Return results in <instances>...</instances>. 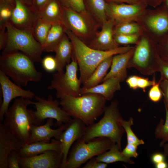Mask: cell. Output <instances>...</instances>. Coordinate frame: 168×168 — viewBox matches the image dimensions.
<instances>
[{
    "mask_svg": "<svg viewBox=\"0 0 168 168\" xmlns=\"http://www.w3.org/2000/svg\"><path fill=\"white\" fill-rule=\"evenodd\" d=\"M160 86L163 96L165 108L168 110V80L164 79L160 80Z\"/></svg>",
    "mask_w": 168,
    "mask_h": 168,
    "instance_id": "42",
    "label": "cell"
},
{
    "mask_svg": "<svg viewBox=\"0 0 168 168\" xmlns=\"http://www.w3.org/2000/svg\"><path fill=\"white\" fill-rule=\"evenodd\" d=\"M121 149V148L118 145L113 143L111 147L108 151L98 155L96 158L98 161L107 164L118 161L134 164L133 161L123 154Z\"/></svg>",
    "mask_w": 168,
    "mask_h": 168,
    "instance_id": "29",
    "label": "cell"
},
{
    "mask_svg": "<svg viewBox=\"0 0 168 168\" xmlns=\"http://www.w3.org/2000/svg\"><path fill=\"white\" fill-rule=\"evenodd\" d=\"M134 50L133 47L128 51L113 56L109 72L103 79L102 82L113 77L120 78L122 82L127 77V69L128 62L132 57Z\"/></svg>",
    "mask_w": 168,
    "mask_h": 168,
    "instance_id": "21",
    "label": "cell"
},
{
    "mask_svg": "<svg viewBox=\"0 0 168 168\" xmlns=\"http://www.w3.org/2000/svg\"><path fill=\"white\" fill-rule=\"evenodd\" d=\"M159 64V72L161 74L160 80L166 79L168 80V62L164 60L161 57Z\"/></svg>",
    "mask_w": 168,
    "mask_h": 168,
    "instance_id": "45",
    "label": "cell"
},
{
    "mask_svg": "<svg viewBox=\"0 0 168 168\" xmlns=\"http://www.w3.org/2000/svg\"><path fill=\"white\" fill-rule=\"evenodd\" d=\"M122 82L119 77H112L94 87L87 89L81 88V94L82 95L87 93L99 94L103 96L106 100H111L115 92L120 89V83Z\"/></svg>",
    "mask_w": 168,
    "mask_h": 168,
    "instance_id": "22",
    "label": "cell"
},
{
    "mask_svg": "<svg viewBox=\"0 0 168 168\" xmlns=\"http://www.w3.org/2000/svg\"><path fill=\"white\" fill-rule=\"evenodd\" d=\"M147 5H149L154 7L161 5L164 3L165 0H142Z\"/></svg>",
    "mask_w": 168,
    "mask_h": 168,
    "instance_id": "51",
    "label": "cell"
},
{
    "mask_svg": "<svg viewBox=\"0 0 168 168\" xmlns=\"http://www.w3.org/2000/svg\"><path fill=\"white\" fill-rule=\"evenodd\" d=\"M113 56H110L102 61L97 66L91 75L83 84L82 89L94 87L102 82L111 67Z\"/></svg>",
    "mask_w": 168,
    "mask_h": 168,
    "instance_id": "26",
    "label": "cell"
},
{
    "mask_svg": "<svg viewBox=\"0 0 168 168\" xmlns=\"http://www.w3.org/2000/svg\"><path fill=\"white\" fill-rule=\"evenodd\" d=\"M26 3L32 6L33 0H22Z\"/></svg>",
    "mask_w": 168,
    "mask_h": 168,
    "instance_id": "55",
    "label": "cell"
},
{
    "mask_svg": "<svg viewBox=\"0 0 168 168\" xmlns=\"http://www.w3.org/2000/svg\"><path fill=\"white\" fill-rule=\"evenodd\" d=\"M114 20L108 18L102 24L101 30L98 31L86 45L91 48L103 51L113 50L119 47L114 38Z\"/></svg>",
    "mask_w": 168,
    "mask_h": 168,
    "instance_id": "18",
    "label": "cell"
},
{
    "mask_svg": "<svg viewBox=\"0 0 168 168\" xmlns=\"http://www.w3.org/2000/svg\"><path fill=\"white\" fill-rule=\"evenodd\" d=\"M163 96L160 86V82H156L152 86L148 92L150 100L154 102L159 101Z\"/></svg>",
    "mask_w": 168,
    "mask_h": 168,
    "instance_id": "37",
    "label": "cell"
},
{
    "mask_svg": "<svg viewBox=\"0 0 168 168\" xmlns=\"http://www.w3.org/2000/svg\"><path fill=\"white\" fill-rule=\"evenodd\" d=\"M118 104L115 99L105 106L103 117L97 123L87 126L81 139L86 142L95 138L106 137L121 148V141L125 131L120 123L122 117L118 108Z\"/></svg>",
    "mask_w": 168,
    "mask_h": 168,
    "instance_id": "4",
    "label": "cell"
},
{
    "mask_svg": "<svg viewBox=\"0 0 168 168\" xmlns=\"http://www.w3.org/2000/svg\"><path fill=\"white\" fill-rule=\"evenodd\" d=\"M21 157L18 151H11L7 158L8 168H20Z\"/></svg>",
    "mask_w": 168,
    "mask_h": 168,
    "instance_id": "39",
    "label": "cell"
},
{
    "mask_svg": "<svg viewBox=\"0 0 168 168\" xmlns=\"http://www.w3.org/2000/svg\"><path fill=\"white\" fill-rule=\"evenodd\" d=\"M0 2L7 3L14 7L15 6V0H0Z\"/></svg>",
    "mask_w": 168,
    "mask_h": 168,
    "instance_id": "53",
    "label": "cell"
},
{
    "mask_svg": "<svg viewBox=\"0 0 168 168\" xmlns=\"http://www.w3.org/2000/svg\"><path fill=\"white\" fill-rule=\"evenodd\" d=\"M160 58L156 43L143 36L134 47L128 68H135L144 75H152L160 71Z\"/></svg>",
    "mask_w": 168,
    "mask_h": 168,
    "instance_id": "9",
    "label": "cell"
},
{
    "mask_svg": "<svg viewBox=\"0 0 168 168\" xmlns=\"http://www.w3.org/2000/svg\"><path fill=\"white\" fill-rule=\"evenodd\" d=\"M60 142L55 139H51V142H37L24 144L19 151L21 157H26L36 156L49 150L61 152Z\"/></svg>",
    "mask_w": 168,
    "mask_h": 168,
    "instance_id": "23",
    "label": "cell"
},
{
    "mask_svg": "<svg viewBox=\"0 0 168 168\" xmlns=\"http://www.w3.org/2000/svg\"><path fill=\"white\" fill-rule=\"evenodd\" d=\"M107 166V164L98 161L96 157H93L85 165L83 168H105Z\"/></svg>",
    "mask_w": 168,
    "mask_h": 168,
    "instance_id": "44",
    "label": "cell"
},
{
    "mask_svg": "<svg viewBox=\"0 0 168 168\" xmlns=\"http://www.w3.org/2000/svg\"><path fill=\"white\" fill-rule=\"evenodd\" d=\"M54 52L56 54L54 57L57 63L56 71L58 72L63 71L66 65L71 62L73 54L72 43L66 33Z\"/></svg>",
    "mask_w": 168,
    "mask_h": 168,
    "instance_id": "24",
    "label": "cell"
},
{
    "mask_svg": "<svg viewBox=\"0 0 168 168\" xmlns=\"http://www.w3.org/2000/svg\"><path fill=\"white\" fill-rule=\"evenodd\" d=\"M63 155L61 152L49 150L29 157H21V168H62Z\"/></svg>",
    "mask_w": 168,
    "mask_h": 168,
    "instance_id": "16",
    "label": "cell"
},
{
    "mask_svg": "<svg viewBox=\"0 0 168 168\" xmlns=\"http://www.w3.org/2000/svg\"><path fill=\"white\" fill-rule=\"evenodd\" d=\"M14 7L7 3L0 2V29H6L9 23Z\"/></svg>",
    "mask_w": 168,
    "mask_h": 168,
    "instance_id": "34",
    "label": "cell"
},
{
    "mask_svg": "<svg viewBox=\"0 0 168 168\" xmlns=\"http://www.w3.org/2000/svg\"><path fill=\"white\" fill-rule=\"evenodd\" d=\"M164 2L165 3L164 6L168 11V0H165Z\"/></svg>",
    "mask_w": 168,
    "mask_h": 168,
    "instance_id": "56",
    "label": "cell"
},
{
    "mask_svg": "<svg viewBox=\"0 0 168 168\" xmlns=\"http://www.w3.org/2000/svg\"><path fill=\"white\" fill-rule=\"evenodd\" d=\"M105 1L107 2L124 3L129 4H138L143 2L142 0H105Z\"/></svg>",
    "mask_w": 168,
    "mask_h": 168,
    "instance_id": "50",
    "label": "cell"
},
{
    "mask_svg": "<svg viewBox=\"0 0 168 168\" xmlns=\"http://www.w3.org/2000/svg\"><path fill=\"white\" fill-rule=\"evenodd\" d=\"M63 7L80 12L86 10L85 0H58Z\"/></svg>",
    "mask_w": 168,
    "mask_h": 168,
    "instance_id": "36",
    "label": "cell"
},
{
    "mask_svg": "<svg viewBox=\"0 0 168 168\" xmlns=\"http://www.w3.org/2000/svg\"><path fill=\"white\" fill-rule=\"evenodd\" d=\"M165 155L160 153H156L153 154L151 157L152 162L155 164L165 161Z\"/></svg>",
    "mask_w": 168,
    "mask_h": 168,
    "instance_id": "49",
    "label": "cell"
},
{
    "mask_svg": "<svg viewBox=\"0 0 168 168\" xmlns=\"http://www.w3.org/2000/svg\"><path fill=\"white\" fill-rule=\"evenodd\" d=\"M86 9L92 15L100 28L108 19L106 13L107 2L105 0H86Z\"/></svg>",
    "mask_w": 168,
    "mask_h": 168,
    "instance_id": "28",
    "label": "cell"
},
{
    "mask_svg": "<svg viewBox=\"0 0 168 168\" xmlns=\"http://www.w3.org/2000/svg\"><path fill=\"white\" fill-rule=\"evenodd\" d=\"M166 119L165 122L161 119L157 126L155 131L156 137L162 140L160 145L162 146L168 142V110L165 108Z\"/></svg>",
    "mask_w": 168,
    "mask_h": 168,
    "instance_id": "32",
    "label": "cell"
},
{
    "mask_svg": "<svg viewBox=\"0 0 168 168\" xmlns=\"http://www.w3.org/2000/svg\"><path fill=\"white\" fill-rule=\"evenodd\" d=\"M78 66L77 61L73 55L71 61L65 67V72H57L53 75L48 89L56 91L57 98L60 99L66 96H82V83L77 75Z\"/></svg>",
    "mask_w": 168,
    "mask_h": 168,
    "instance_id": "10",
    "label": "cell"
},
{
    "mask_svg": "<svg viewBox=\"0 0 168 168\" xmlns=\"http://www.w3.org/2000/svg\"><path fill=\"white\" fill-rule=\"evenodd\" d=\"M0 84L2 93V101L0 108V122L4 120V115L11 101L16 98L23 97L32 100L35 95L30 90H26L12 82L4 72L0 70Z\"/></svg>",
    "mask_w": 168,
    "mask_h": 168,
    "instance_id": "13",
    "label": "cell"
},
{
    "mask_svg": "<svg viewBox=\"0 0 168 168\" xmlns=\"http://www.w3.org/2000/svg\"><path fill=\"white\" fill-rule=\"evenodd\" d=\"M52 25L40 18L33 29L32 33L34 37L42 47L45 44L49 31Z\"/></svg>",
    "mask_w": 168,
    "mask_h": 168,
    "instance_id": "30",
    "label": "cell"
},
{
    "mask_svg": "<svg viewBox=\"0 0 168 168\" xmlns=\"http://www.w3.org/2000/svg\"><path fill=\"white\" fill-rule=\"evenodd\" d=\"M133 120L132 117L128 121L124 120L122 118L120 120L121 125L126 133L128 143L133 144L137 146L144 144V142L138 138L131 128V126L133 124Z\"/></svg>",
    "mask_w": 168,
    "mask_h": 168,
    "instance_id": "33",
    "label": "cell"
},
{
    "mask_svg": "<svg viewBox=\"0 0 168 168\" xmlns=\"http://www.w3.org/2000/svg\"><path fill=\"white\" fill-rule=\"evenodd\" d=\"M137 146L133 144L127 143L126 147L122 152V153L124 156L127 158H136L138 156L137 151Z\"/></svg>",
    "mask_w": 168,
    "mask_h": 168,
    "instance_id": "41",
    "label": "cell"
},
{
    "mask_svg": "<svg viewBox=\"0 0 168 168\" xmlns=\"http://www.w3.org/2000/svg\"><path fill=\"white\" fill-rule=\"evenodd\" d=\"M65 32L72 43L73 55L77 63L80 72L79 79L83 84L103 60L110 56L126 52L133 47L128 45L108 51L97 50L88 47L71 31L66 29Z\"/></svg>",
    "mask_w": 168,
    "mask_h": 168,
    "instance_id": "1",
    "label": "cell"
},
{
    "mask_svg": "<svg viewBox=\"0 0 168 168\" xmlns=\"http://www.w3.org/2000/svg\"><path fill=\"white\" fill-rule=\"evenodd\" d=\"M156 44L158 52L161 58L168 62V36Z\"/></svg>",
    "mask_w": 168,
    "mask_h": 168,
    "instance_id": "40",
    "label": "cell"
},
{
    "mask_svg": "<svg viewBox=\"0 0 168 168\" xmlns=\"http://www.w3.org/2000/svg\"><path fill=\"white\" fill-rule=\"evenodd\" d=\"M155 77L152 81L149 80L148 78H143L139 76L137 82L138 88L142 89L144 92L145 91L146 89L152 86L156 83Z\"/></svg>",
    "mask_w": 168,
    "mask_h": 168,
    "instance_id": "43",
    "label": "cell"
},
{
    "mask_svg": "<svg viewBox=\"0 0 168 168\" xmlns=\"http://www.w3.org/2000/svg\"><path fill=\"white\" fill-rule=\"evenodd\" d=\"M147 6L143 2L138 4L107 2L106 13L108 18L114 20L115 25L138 21L146 12Z\"/></svg>",
    "mask_w": 168,
    "mask_h": 168,
    "instance_id": "12",
    "label": "cell"
},
{
    "mask_svg": "<svg viewBox=\"0 0 168 168\" xmlns=\"http://www.w3.org/2000/svg\"><path fill=\"white\" fill-rule=\"evenodd\" d=\"M138 77L137 75H132L126 79V82L130 88L134 90L138 88L137 82Z\"/></svg>",
    "mask_w": 168,
    "mask_h": 168,
    "instance_id": "46",
    "label": "cell"
},
{
    "mask_svg": "<svg viewBox=\"0 0 168 168\" xmlns=\"http://www.w3.org/2000/svg\"><path fill=\"white\" fill-rule=\"evenodd\" d=\"M54 119H47L46 123L43 125H32L30 135L27 144L39 141L49 142L53 137L57 139L65 128L67 124H63L57 128L53 129L51 127L54 125Z\"/></svg>",
    "mask_w": 168,
    "mask_h": 168,
    "instance_id": "20",
    "label": "cell"
},
{
    "mask_svg": "<svg viewBox=\"0 0 168 168\" xmlns=\"http://www.w3.org/2000/svg\"><path fill=\"white\" fill-rule=\"evenodd\" d=\"M86 125L81 120L72 118L57 138L60 142V149L63 155L62 168H64L68 152L73 144L84 134Z\"/></svg>",
    "mask_w": 168,
    "mask_h": 168,
    "instance_id": "15",
    "label": "cell"
},
{
    "mask_svg": "<svg viewBox=\"0 0 168 168\" xmlns=\"http://www.w3.org/2000/svg\"><path fill=\"white\" fill-rule=\"evenodd\" d=\"M7 39L6 29H0V50H2L6 43Z\"/></svg>",
    "mask_w": 168,
    "mask_h": 168,
    "instance_id": "48",
    "label": "cell"
},
{
    "mask_svg": "<svg viewBox=\"0 0 168 168\" xmlns=\"http://www.w3.org/2000/svg\"><path fill=\"white\" fill-rule=\"evenodd\" d=\"M35 99L36 102H34L35 111L34 114L38 126L43 124L45 120L52 119L56 120L55 125L59 126L70 122L72 118L66 111L59 106V102L54 99L51 95L46 99L44 97L35 95Z\"/></svg>",
    "mask_w": 168,
    "mask_h": 168,
    "instance_id": "11",
    "label": "cell"
},
{
    "mask_svg": "<svg viewBox=\"0 0 168 168\" xmlns=\"http://www.w3.org/2000/svg\"><path fill=\"white\" fill-rule=\"evenodd\" d=\"M34 62L20 51L2 54L0 70L20 86H27L29 82H38L43 74L35 68Z\"/></svg>",
    "mask_w": 168,
    "mask_h": 168,
    "instance_id": "3",
    "label": "cell"
},
{
    "mask_svg": "<svg viewBox=\"0 0 168 168\" xmlns=\"http://www.w3.org/2000/svg\"><path fill=\"white\" fill-rule=\"evenodd\" d=\"M63 7L58 0H49L39 12L40 18L51 25L62 23Z\"/></svg>",
    "mask_w": 168,
    "mask_h": 168,
    "instance_id": "25",
    "label": "cell"
},
{
    "mask_svg": "<svg viewBox=\"0 0 168 168\" xmlns=\"http://www.w3.org/2000/svg\"><path fill=\"white\" fill-rule=\"evenodd\" d=\"M114 32V35L141 34L142 29L139 24L134 21L129 22L115 25Z\"/></svg>",
    "mask_w": 168,
    "mask_h": 168,
    "instance_id": "31",
    "label": "cell"
},
{
    "mask_svg": "<svg viewBox=\"0 0 168 168\" xmlns=\"http://www.w3.org/2000/svg\"><path fill=\"white\" fill-rule=\"evenodd\" d=\"M66 30L62 23L53 25L42 47L43 51L47 52H54L55 49L65 33Z\"/></svg>",
    "mask_w": 168,
    "mask_h": 168,
    "instance_id": "27",
    "label": "cell"
},
{
    "mask_svg": "<svg viewBox=\"0 0 168 168\" xmlns=\"http://www.w3.org/2000/svg\"><path fill=\"white\" fill-rule=\"evenodd\" d=\"M141 34H118L114 35L116 44L119 45H128L130 44H137L139 40Z\"/></svg>",
    "mask_w": 168,
    "mask_h": 168,
    "instance_id": "35",
    "label": "cell"
},
{
    "mask_svg": "<svg viewBox=\"0 0 168 168\" xmlns=\"http://www.w3.org/2000/svg\"><path fill=\"white\" fill-rule=\"evenodd\" d=\"M148 13L144 17L145 25L157 38L158 43L168 36V11L164 6Z\"/></svg>",
    "mask_w": 168,
    "mask_h": 168,
    "instance_id": "17",
    "label": "cell"
},
{
    "mask_svg": "<svg viewBox=\"0 0 168 168\" xmlns=\"http://www.w3.org/2000/svg\"><path fill=\"white\" fill-rule=\"evenodd\" d=\"M62 22L66 29L71 31L86 44L93 39L100 28L86 9L78 12L63 7Z\"/></svg>",
    "mask_w": 168,
    "mask_h": 168,
    "instance_id": "7",
    "label": "cell"
},
{
    "mask_svg": "<svg viewBox=\"0 0 168 168\" xmlns=\"http://www.w3.org/2000/svg\"><path fill=\"white\" fill-rule=\"evenodd\" d=\"M60 105L73 118L79 119L87 126L94 123L104 113L106 100L102 95L87 93L79 96H66L61 98Z\"/></svg>",
    "mask_w": 168,
    "mask_h": 168,
    "instance_id": "2",
    "label": "cell"
},
{
    "mask_svg": "<svg viewBox=\"0 0 168 168\" xmlns=\"http://www.w3.org/2000/svg\"><path fill=\"white\" fill-rule=\"evenodd\" d=\"M113 142L104 137L94 138L87 142L81 139L73 144L68 154L64 168H78L94 157L109 150Z\"/></svg>",
    "mask_w": 168,
    "mask_h": 168,
    "instance_id": "8",
    "label": "cell"
},
{
    "mask_svg": "<svg viewBox=\"0 0 168 168\" xmlns=\"http://www.w3.org/2000/svg\"><path fill=\"white\" fill-rule=\"evenodd\" d=\"M23 144L7 126L0 122V168H8L9 154L13 150L19 151Z\"/></svg>",
    "mask_w": 168,
    "mask_h": 168,
    "instance_id": "19",
    "label": "cell"
},
{
    "mask_svg": "<svg viewBox=\"0 0 168 168\" xmlns=\"http://www.w3.org/2000/svg\"><path fill=\"white\" fill-rule=\"evenodd\" d=\"M44 69L49 72H52L56 70L57 63L55 57L51 56L44 57L41 61Z\"/></svg>",
    "mask_w": 168,
    "mask_h": 168,
    "instance_id": "38",
    "label": "cell"
},
{
    "mask_svg": "<svg viewBox=\"0 0 168 168\" xmlns=\"http://www.w3.org/2000/svg\"><path fill=\"white\" fill-rule=\"evenodd\" d=\"M162 147L164 149V155L166 156H168V142L166 143Z\"/></svg>",
    "mask_w": 168,
    "mask_h": 168,
    "instance_id": "54",
    "label": "cell"
},
{
    "mask_svg": "<svg viewBox=\"0 0 168 168\" xmlns=\"http://www.w3.org/2000/svg\"><path fill=\"white\" fill-rule=\"evenodd\" d=\"M40 18L39 13L32 6L26 3L22 0H15V6L10 22L14 27L32 32Z\"/></svg>",
    "mask_w": 168,
    "mask_h": 168,
    "instance_id": "14",
    "label": "cell"
},
{
    "mask_svg": "<svg viewBox=\"0 0 168 168\" xmlns=\"http://www.w3.org/2000/svg\"><path fill=\"white\" fill-rule=\"evenodd\" d=\"M49 1V0H33L32 6L34 9L39 13Z\"/></svg>",
    "mask_w": 168,
    "mask_h": 168,
    "instance_id": "47",
    "label": "cell"
},
{
    "mask_svg": "<svg viewBox=\"0 0 168 168\" xmlns=\"http://www.w3.org/2000/svg\"><path fill=\"white\" fill-rule=\"evenodd\" d=\"M33 102L30 99L23 97L15 99L5 114L3 121L23 144L28 143L32 125H38L34 111L27 108Z\"/></svg>",
    "mask_w": 168,
    "mask_h": 168,
    "instance_id": "5",
    "label": "cell"
},
{
    "mask_svg": "<svg viewBox=\"0 0 168 168\" xmlns=\"http://www.w3.org/2000/svg\"><path fill=\"white\" fill-rule=\"evenodd\" d=\"M6 29L7 39L2 54L20 51L34 62H41L43 49L35 39L32 32L18 29L10 22L7 25Z\"/></svg>",
    "mask_w": 168,
    "mask_h": 168,
    "instance_id": "6",
    "label": "cell"
},
{
    "mask_svg": "<svg viewBox=\"0 0 168 168\" xmlns=\"http://www.w3.org/2000/svg\"><path fill=\"white\" fill-rule=\"evenodd\" d=\"M156 168H167L168 167V164L165 161L155 164Z\"/></svg>",
    "mask_w": 168,
    "mask_h": 168,
    "instance_id": "52",
    "label": "cell"
}]
</instances>
